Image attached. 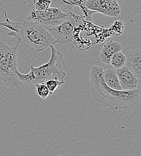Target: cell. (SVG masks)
Listing matches in <instances>:
<instances>
[{
    "label": "cell",
    "mask_w": 141,
    "mask_h": 156,
    "mask_svg": "<svg viewBox=\"0 0 141 156\" xmlns=\"http://www.w3.org/2000/svg\"><path fill=\"white\" fill-rule=\"evenodd\" d=\"M103 67H91L90 72V88L97 107H107L113 110L132 109L140 100L141 91L116 90L109 88L103 79Z\"/></svg>",
    "instance_id": "6da1fadb"
},
{
    "label": "cell",
    "mask_w": 141,
    "mask_h": 156,
    "mask_svg": "<svg viewBox=\"0 0 141 156\" xmlns=\"http://www.w3.org/2000/svg\"><path fill=\"white\" fill-rule=\"evenodd\" d=\"M51 57L48 62L39 67L30 66V71L27 74H22L18 70L16 75L20 82L28 85L44 83L49 79H57L64 80L65 73L62 70L61 62L64 55L58 51L54 45H51Z\"/></svg>",
    "instance_id": "7a4b0ae2"
},
{
    "label": "cell",
    "mask_w": 141,
    "mask_h": 156,
    "mask_svg": "<svg viewBox=\"0 0 141 156\" xmlns=\"http://www.w3.org/2000/svg\"><path fill=\"white\" fill-rule=\"evenodd\" d=\"M19 43L9 46L0 38V84L19 88L21 83L18 70V48Z\"/></svg>",
    "instance_id": "3957f363"
},
{
    "label": "cell",
    "mask_w": 141,
    "mask_h": 156,
    "mask_svg": "<svg viewBox=\"0 0 141 156\" xmlns=\"http://www.w3.org/2000/svg\"><path fill=\"white\" fill-rule=\"evenodd\" d=\"M19 37L37 51H41L57 43L47 29L41 24L26 20L22 23Z\"/></svg>",
    "instance_id": "277c9868"
},
{
    "label": "cell",
    "mask_w": 141,
    "mask_h": 156,
    "mask_svg": "<svg viewBox=\"0 0 141 156\" xmlns=\"http://www.w3.org/2000/svg\"><path fill=\"white\" fill-rule=\"evenodd\" d=\"M71 13L70 11L63 12L60 8L49 7L42 10H31L26 20L37 22L45 28L53 27L69 20Z\"/></svg>",
    "instance_id": "5b68a950"
},
{
    "label": "cell",
    "mask_w": 141,
    "mask_h": 156,
    "mask_svg": "<svg viewBox=\"0 0 141 156\" xmlns=\"http://www.w3.org/2000/svg\"><path fill=\"white\" fill-rule=\"evenodd\" d=\"M83 20L85 19L83 16L72 12L71 16L69 20L57 26L46 28L57 43L66 44L72 41L75 29L82 23Z\"/></svg>",
    "instance_id": "8992f818"
},
{
    "label": "cell",
    "mask_w": 141,
    "mask_h": 156,
    "mask_svg": "<svg viewBox=\"0 0 141 156\" xmlns=\"http://www.w3.org/2000/svg\"><path fill=\"white\" fill-rule=\"evenodd\" d=\"M88 9L109 17L115 18L121 12L117 0H86L84 4Z\"/></svg>",
    "instance_id": "52a82bcc"
},
{
    "label": "cell",
    "mask_w": 141,
    "mask_h": 156,
    "mask_svg": "<svg viewBox=\"0 0 141 156\" xmlns=\"http://www.w3.org/2000/svg\"><path fill=\"white\" fill-rule=\"evenodd\" d=\"M115 72L122 90H132L137 88L139 79L136 77L125 66L116 69Z\"/></svg>",
    "instance_id": "ba28073f"
},
{
    "label": "cell",
    "mask_w": 141,
    "mask_h": 156,
    "mask_svg": "<svg viewBox=\"0 0 141 156\" xmlns=\"http://www.w3.org/2000/svg\"><path fill=\"white\" fill-rule=\"evenodd\" d=\"M125 66L138 78L141 77V49L136 48L131 51L126 56Z\"/></svg>",
    "instance_id": "9c48e42d"
},
{
    "label": "cell",
    "mask_w": 141,
    "mask_h": 156,
    "mask_svg": "<svg viewBox=\"0 0 141 156\" xmlns=\"http://www.w3.org/2000/svg\"><path fill=\"white\" fill-rule=\"evenodd\" d=\"M122 46L118 41L111 40L106 43L102 47L99 58L101 61L106 64H109L111 57L118 51H121Z\"/></svg>",
    "instance_id": "30bf717a"
},
{
    "label": "cell",
    "mask_w": 141,
    "mask_h": 156,
    "mask_svg": "<svg viewBox=\"0 0 141 156\" xmlns=\"http://www.w3.org/2000/svg\"><path fill=\"white\" fill-rule=\"evenodd\" d=\"M103 79L109 88L116 90H122L115 70L111 69L104 70Z\"/></svg>",
    "instance_id": "8fae6325"
},
{
    "label": "cell",
    "mask_w": 141,
    "mask_h": 156,
    "mask_svg": "<svg viewBox=\"0 0 141 156\" xmlns=\"http://www.w3.org/2000/svg\"><path fill=\"white\" fill-rule=\"evenodd\" d=\"M86 0H56L62 8L71 10L75 7H79L82 9L85 7L84 4Z\"/></svg>",
    "instance_id": "7c38bea8"
},
{
    "label": "cell",
    "mask_w": 141,
    "mask_h": 156,
    "mask_svg": "<svg viewBox=\"0 0 141 156\" xmlns=\"http://www.w3.org/2000/svg\"><path fill=\"white\" fill-rule=\"evenodd\" d=\"M4 14L5 20L4 22H0V26L4 27L7 29L10 30L12 32L18 34L20 31L22 23H20L18 22H13V21L10 20L7 16L6 10L4 11Z\"/></svg>",
    "instance_id": "4fadbf2b"
},
{
    "label": "cell",
    "mask_w": 141,
    "mask_h": 156,
    "mask_svg": "<svg viewBox=\"0 0 141 156\" xmlns=\"http://www.w3.org/2000/svg\"><path fill=\"white\" fill-rule=\"evenodd\" d=\"M126 56L122 52V51H118L111 57L109 64L112 65L115 69H120L125 66Z\"/></svg>",
    "instance_id": "5bb4252c"
},
{
    "label": "cell",
    "mask_w": 141,
    "mask_h": 156,
    "mask_svg": "<svg viewBox=\"0 0 141 156\" xmlns=\"http://www.w3.org/2000/svg\"><path fill=\"white\" fill-rule=\"evenodd\" d=\"M64 83V80H60L57 79H49L44 82L50 92V95H52L56 91V90Z\"/></svg>",
    "instance_id": "9a60e30c"
},
{
    "label": "cell",
    "mask_w": 141,
    "mask_h": 156,
    "mask_svg": "<svg viewBox=\"0 0 141 156\" xmlns=\"http://www.w3.org/2000/svg\"><path fill=\"white\" fill-rule=\"evenodd\" d=\"M37 90V93L41 98L45 99L50 95V92L44 83H36L34 85Z\"/></svg>",
    "instance_id": "2e32d148"
},
{
    "label": "cell",
    "mask_w": 141,
    "mask_h": 156,
    "mask_svg": "<svg viewBox=\"0 0 141 156\" xmlns=\"http://www.w3.org/2000/svg\"><path fill=\"white\" fill-rule=\"evenodd\" d=\"M51 2V0H37V1L34 0V3L35 5L34 9L37 10H45L50 7Z\"/></svg>",
    "instance_id": "e0dca14e"
},
{
    "label": "cell",
    "mask_w": 141,
    "mask_h": 156,
    "mask_svg": "<svg viewBox=\"0 0 141 156\" xmlns=\"http://www.w3.org/2000/svg\"><path fill=\"white\" fill-rule=\"evenodd\" d=\"M64 156V155H61V156Z\"/></svg>",
    "instance_id": "ac0fdd59"
}]
</instances>
